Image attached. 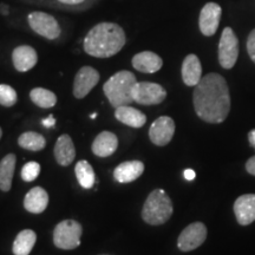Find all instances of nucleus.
I'll use <instances>...</instances> for the list:
<instances>
[{
  "label": "nucleus",
  "mask_w": 255,
  "mask_h": 255,
  "mask_svg": "<svg viewBox=\"0 0 255 255\" xmlns=\"http://www.w3.org/2000/svg\"><path fill=\"white\" fill-rule=\"evenodd\" d=\"M40 173V164L37 162H28L21 169V178L25 182H32Z\"/></svg>",
  "instance_id": "nucleus-28"
},
{
  "label": "nucleus",
  "mask_w": 255,
  "mask_h": 255,
  "mask_svg": "<svg viewBox=\"0 0 255 255\" xmlns=\"http://www.w3.org/2000/svg\"><path fill=\"white\" fill-rule=\"evenodd\" d=\"M82 225L75 220H64L53 231V244L60 250H75L81 245Z\"/></svg>",
  "instance_id": "nucleus-5"
},
{
  "label": "nucleus",
  "mask_w": 255,
  "mask_h": 255,
  "mask_svg": "<svg viewBox=\"0 0 255 255\" xmlns=\"http://www.w3.org/2000/svg\"><path fill=\"white\" fill-rule=\"evenodd\" d=\"M76 177L78 183L84 189H91L95 184V173L94 168L88 161H79L75 168Z\"/></svg>",
  "instance_id": "nucleus-25"
},
{
  "label": "nucleus",
  "mask_w": 255,
  "mask_h": 255,
  "mask_svg": "<svg viewBox=\"0 0 255 255\" xmlns=\"http://www.w3.org/2000/svg\"><path fill=\"white\" fill-rule=\"evenodd\" d=\"M31 101L38 107L49 109V108L55 107L57 103V97L52 91L46 90L44 88H36L30 92Z\"/></svg>",
  "instance_id": "nucleus-26"
},
{
  "label": "nucleus",
  "mask_w": 255,
  "mask_h": 255,
  "mask_svg": "<svg viewBox=\"0 0 255 255\" xmlns=\"http://www.w3.org/2000/svg\"><path fill=\"white\" fill-rule=\"evenodd\" d=\"M239 57V40L231 27H225L219 43V63L229 70L235 65Z\"/></svg>",
  "instance_id": "nucleus-6"
},
{
  "label": "nucleus",
  "mask_w": 255,
  "mask_h": 255,
  "mask_svg": "<svg viewBox=\"0 0 255 255\" xmlns=\"http://www.w3.org/2000/svg\"><path fill=\"white\" fill-rule=\"evenodd\" d=\"M12 60L15 70L19 72H26L37 64L38 56L36 50L28 45H21L15 47L12 53Z\"/></svg>",
  "instance_id": "nucleus-15"
},
{
  "label": "nucleus",
  "mask_w": 255,
  "mask_h": 255,
  "mask_svg": "<svg viewBox=\"0 0 255 255\" xmlns=\"http://www.w3.org/2000/svg\"><path fill=\"white\" fill-rule=\"evenodd\" d=\"M41 123H43L44 127H46V128H52V127H55L56 120H55V117L52 116V115H50V116L47 117V119L41 121Z\"/></svg>",
  "instance_id": "nucleus-31"
},
{
  "label": "nucleus",
  "mask_w": 255,
  "mask_h": 255,
  "mask_svg": "<svg viewBox=\"0 0 255 255\" xmlns=\"http://www.w3.org/2000/svg\"><path fill=\"white\" fill-rule=\"evenodd\" d=\"M184 177H186V180L188 181H193L194 178L196 177L195 171H194L193 169H187V170H184Z\"/></svg>",
  "instance_id": "nucleus-32"
},
{
  "label": "nucleus",
  "mask_w": 255,
  "mask_h": 255,
  "mask_svg": "<svg viewBox=\"0 0 255 255\" xmlns=\"http://www.w3.org/2000/svg\"><path fill=\"white\" fill-rule=\"evenodd\" d=\"M248 141H250V144L255 149V129L251 130L250 133H248Z\"/></svg>",
  "instance_id": "nucleus-33"
},
{
  "label": "nucleus",
  "mask_w": 255,
  "mask_h": 255,
  "mask_svg": "<svg viewBox=\"0 0 255 255\" xmlns=\"http://www.w3.org/2000/svg\"><path fill=\"white\" fill-rule=\"evenodd\" d=\"M144 171V164L141 161H128L117 165L114 177L120 183H129L138 178Z\"/></svg>",
  "instance_id": "nucleus-16"
},
{
  "label": "nucleus",
  "mask_w": 255,
  "mask_h": 255,
  "mask_svg": "<svg viewBox=\"0 0 255 255\" xmlns=\"http://www.w3.org/2000/svg\"><path fill=\"white\" fill-rule=\"evenodd\" d=\"M1 135H2V130H1V128H0V138H1Z\"/></svg>",
  "instance_id": "nucleus-36"
},
{
  "label": "nucleus",
  "mask_w": 255,
  "mask_h": 255,
  "mask_svg": "<svg viewBox=\"0 0 255 255\" xmlns=\"http://www.w3.org/2000/svg\"><path fill=\"white\" fill-rule=\"evenodd\" d=\"M55 157L56 161L58 162L60 165L66 167L70 163H72V161L76 157V149L73 145V142L71 137L66 133H64L57 139L56 145H55Z\"/></svg>",
  "instance_id": "nucleus-20"
},
{
  "label": "nucleus",
  "mask_w": 255,
  "mask_h": 255,
  "mask_svg": "<svg viewBox=\"0 0 255 255\" xmlns=\"http://www.w3.org/2000/svg\"><path fill=\"white\" fill-rule=\"evenodd\" d=\"M17 92L12 87L7 84H0V105L9 108L17 103Z\"/></svg>",
  "instance_id": "nucleus-27"
},
{
  "label": "nucleus",
  "mask_w": 255,
  "mask_h": 255,
  "mask_svg": "<svg viewBox=\"0 0 255 255\" xmlns=\"http://www.w3.org/2000/svg\"><path fill=\"white\" fill-rule=\"evenodd\" d=\"M117 136L110 131H103L97 135L92 143V152L98 157H108L117 150Z\"/></svg>",
  "instance_id": "nucleus-18"
},
{
  "label": "nucleus",
  "mask_w": 255,
  "mask_h": 255,
  "mask_svg": "<svg viewBox=\"0 0 255 255\" xmlns=\"http://www.w3.org/2000/svg\"><path fill=\"white\" fill-rule=\"evenodd\" d=\"M58 1L63 2V4H66V5H78V4H81V2L84 1V0H58Z\"/></svg>",
  "instance_id": "nucleus-34"
},
{
  "label": "nucleus",
  "mask_w": 255,
  "mask_h": 255,
  "mask_svg": "<svg viewBox=\"0 0 255 255\" xmlns=\"http://www.w3.org/2000/svg\"><path fill=\"white\" fill-rule=\"evenodd\" d=\"M115 117L121 123L131 128H142L146 122L145 115L142 111L129 107V105L116 108V110H115Z\"/></svg>",
  "instance_id": "nucleus-21"
},
{
  "label": "nucleus",
  "mask_w": 255,
  "mask_h": 255,
  "mask_svg": "<svg viewBox=\"0 0 255 255\" xmlns=\"http://www.w3.org/2000/svg\"><path fill=\"white\" fill-rule=\"evenodd\" d=\"M100 82V73L91 66H83L75 77L73 83V95L78 100H82L94 89Z\"/></svg>",
  "instance_id": "nucleus-10"
},
{
  "label": "nucleus",
  "mask_w": 255,
  "mask_h": 255,
  "mask_svg": "<svg viewBox=\"0 0 255 255\" xmlns=\"http://www.w3.org/2000/svg\"><path fill=\"white\" fill-rule=\"evenodd\" d=\"M18 144L23 149H26V150L40 151L45 148L46 139L40 133L34 131H27L19 136Z\"/></svg>",
  "instance_id": "nucleus-24"
},
{
  "label": "nucleus",
  "mask_w": 255,
  "mask_h": 255,
  "mask_svg": "<svg viewBox=\"0 0 255 255\" xmlns=\"http://www.w3.org/2000/svg\"><path fill=\"white\" fill-rule=\"evenodd\" d=\"M28 25L36 33L53 40L60 36V26L55 17L45 13V12H32L28 15Z\"/></svg>",
  "instance_id": "nucleus-8"
},
{
  "label": "nucleus",
  "mask_w": 255,
  "mask_h": 255,
  "mask_svg": "<svg viewBox=\"0 0 255 255\" xmlns=\"http://www.w3.org/2000/svg\"><path fill=\"white\" fill-rule=\"evenodd\" d=\"M175 133V122L168 116H162L151 124L149 137L154 144L158 146L167 145Z\"/></svg>",
  "instance_id": "nucleus-12"
},
{
  "label": "nucleus",
  "mask_w": 255,
  "mask_h": 255,
  "mask_svg": "<svg viewBox=\"0 0 255 255\" xmlns=\"http://www.w3.org/2000/svg\"><path fill=\"white\" fill-rule=\"evenodd\" d=\"M234 213L241 226L251 225L255 221V194H246L237 199Z\"/></svg>",
  "instance_id": "nucleus-13"
},
{
  "label": "nucleus",
  "mask_w": 255,
  "mask_h": 255,
  "mask_svg": "<svg viewBox=\"0 0 255 255\" xmlns=\"http://www.w3.org/2000/svg\"><path fill=\"white\" fill-rule=\"evenodd\" d=\"M194 108L207 123H221L231 111V96L226 79L219 73L202 77L194 90Z\"/></svg>",
  "instance_id": "nucleus-1"
},
{
  "label": "nucleus",
  "mask_w": 255,
  "mask_h": 255,
  "mask_svg": "<svg viewBox=\"0 0 255 255\" xmlns=\"http://www.w3.org/2000/svg\"><path fill=\"white\" fill-rule=\"evenodd\" d=\"M96 116H97V114H96V113H95V114H92V115H91V119H92V120H95V119H96Z\"/></svg>",
  "instance_id": "nucleus-35"
},
{
  "label": "nucleus",
  "mask_w": 255,
  "mask_h": 255,
  "mask_svg": "<svg viewBox=\"0 0 255 255\" xmlns=\"http://www.w3.org/2000/svg\"><path fill=\"white\" fill-rule=\"evenodd\" d=\"M167 97V91L159 84L151 82H137L132 89L133 102L142 105H156Z\"/></svg>",
  "instance_id": "nucleus-7"
},
{
  "label": "nucleus",
  "mask_w": 255,
  "mask_h": 255,
  "mask_svg": "<svg viewBox=\"0 0 255 255\" xmlns=\"http://www.w3.org/2000/svg\"><path fill=\"white\" fill-rule=\"evenodd\" d=\"M15 158L14 154L6 155L0 161V189L2 191H8L12 186V178H13L15 169Z\"/></svg>",
  "instance_id": "nucleus-23"
},
{
  "label": "nucleus",
  "mask_w": 255,
  "mask_h": 255,
  "mask_svg": "<svg viewBox=\"0 0 255 255\" xmlns=\"http://www.w3.org/2000/svg\"><path fill=\"white\" fill-rule=\"evenodd\" d=\"M173 215V203L164 190L151 191L142 209V219L151 226L163 225Z\"/></svg>",
  "instance_id": "nucleus-4"
},
{
  "label": "nucleus",
  "mask_w": 255,
  "mask_h": 255,
  "mask_svg": "<svg viewBox=\"0 0 255 255\" xmlns=\"http://www.w3.org/2000/svg\"><path fill=\"white\" fill-rule=\"evenodd\" d=\"M49 205V195L41 187H34L28 191L24 199V207L27 212L40 214Z\"/></svg>",
  "instance_id": "nucleus-19"
},
{
  "label": "nucleus",
  "mask_w": 255,
  "mask_h": 255,
  "mask_svg": "<svg viewBox=\"0 0 255 255\" xmlns=\"http://www.w3.org/2000/svg\"><path fill=\"white\" fill-rule=\"evenodd\" d=\"M37 241L36 233L31 229H24L17 235L13 242V251L14 255H28L31 253L32 248L34 247Z\"/></svg>",
  "instance_id": "nucleus-22"
},
{
  "label": "nucleus",
  "mask_w": 255,
  "mask_h": 255,
  "mask_svg": "<svg viewBox=\"0 0 255 255\" xmlns=\"http://www.w3.org/2000/svg\"><path fill=\"white\" fill-rule=\"evenodd\" d=\"M207 239V227L202 222H194L182 231L177 239V247L182 252H191L200 247Z\"/></svg>",
  "instance_id": "nucleus-9"
},
{
  "label": "nucleus",
  "mask_w": 255,
  "mask_h": 255,
  "mask_svg": "<svg viewBox=\"0 0 255 255\" xmlns=\"http://www.w3.org/2000/svg\"><path fill=\"white\" fill-rule=\"evenodd\" d=\"M126 41V33L120 25L101 23L88 32L83 47L88 55L96 58H109L123 49Z\"/></svg>",
  "instance_id": "nucleus-2"
},
{
  "label": "nucleus",
  "mask_w": 255,
  "mask_h": 255,
  "mask_svg": "<svg viewBox=\"0 0 255 255\" xmlns=\"http://www.w3.org/2000/svg\"><path fill=\"white\" fill-rule=\"evenodd\" d=\"M101 255H109V254H101Z\"/></svg>",
  "instance_id": "nucleus-37"
},
{
  "label": "nucleus",
  "mask_w": 255,
  "mask_h": 255,
  "mask_svg": "<svg viewBox=\"0 0 255 255\" xmlns=\"http://www.w3.org/2000/svg\"><path fill=\"white\" fill-rule=\"evenodd\" d=\"M221 14L222 9L216 2H208L203 6L199 19V26L202 34L207 37L214 36L218 31Z\"/></svg>",
  "instance_id": "nucleus-11"
},
{
  "label": "nucleus",
  "mask_w": 255,
  "mask_h": 255,
  "mask_svg": "<svg viewBox=\"0 0 255 255\" xmlns=\"http://www.w3.org/2000/svg\"><path fill=\"white\" fill-rule=\"evenodd\" d=\"M247 51L251 59L255 63V28L251 32L247 39Z\"/></svg>",
  "instance_id": "nucleus-29"
},
{
  "label": "nucleus",
  "mask_w": 255,
  "mask_h": 255,
  "mask_svg": "<svg viewBox=\"0 0 255 255\" xmlns=\"http://www.w3.org/2000/svg\"><path fill=\"white\" fill-rule=\"evenodd\" d=\"M136 83L135 75L130 71H120L108 79L103 91L115 109L132 103V89Z\"/></svg>",
  "instance_id": "nucleus-3"
},
{
  "label": "nucleus",
  "mask_w": 255,
  "mask_h": 255,
  "mask_svg": "<svg viewBox=\"0 0 255 255\" xmlns=\"http://www.w3.org/2000/svg\"><path fill=\"white\" fill-rule=\"evenodd\" d=\"M246 170H247V173H250L251 175H254V176H255V156L251 157L247 161Z\"/></svg>",
  "instance_id": "nucleus-30"
},
{
  "label": "nucleus",
  "mask_w": 255,
  "mask_h": 255,
  "mask_svg": "<svg viewBox=\"0 0 255 255\" xmlns=\"http://www.w3.org/2000/svg\"><path fill=\"white\" fill-rule=\"evenodd\" d=\"M132 66L137 71L143 73H155L161 70L163 60L151 51H143L137 53L132 58Z\"/></svg>",
  "instance_id": "nucleus-14"
},
{
  "label": "nucleus",
  "mask_w": 255,
  "mask_h": 255,
  "mask_svg": "<svg viewBox=\"0 0 255 255\" xmlns=\"http://www.w3.org/2000/svg\"><path fill=\"white\" fill-rule=\"evenodd\" d=\"M182 79L188 87H196L202 79V66L199 57L188 55L182 64Z\"/></svg>",
  "instance_id": "nucleus-17"
}]
</instances>
